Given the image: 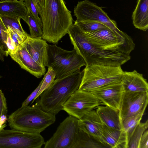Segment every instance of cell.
I'll return each mask as SVG.
<instances>
[{
  "mask_svg": "<svg viewBox=\"0 0 148 148\" xmlns=\"http://www.w3.org/2000/svg\"><path fill=\"white\" fill-rule=\"evenodd\" d=\"M40 16L42 24V38L57 44L73 24L71 12L63 0H45Z\"/></svg>",
  "mask_w": 148,
  "mask_h": 148,
  "instance_id": "obj_1",
  "label": "cell"
},
{
  "mask_svg": "<svg viewBox=\"0 0 148 148\" xmlns=\"http://www.w3.org/2000/svg\"><path fill=\"white\" fill-rule=\"evenodd\" d=\"M67 34L74 49L83 58L86 65L121 66L131 59L130 55L119 51L103 50L95 47L85 38L81 29L74 24L71 26Z\"/></svg>",
  "mask_w": 148,
  "mask_h": 148,
  "instance_id": "obj_2",
  "label": "cell"
},
{
  "mask_svg": "<svg viewBox=\"0 0 148 148\" xmlns=\"http://www.w3.org/2000/svg\"><path fill=\"white\" fill-rule=\"evenodd\" d=\"M83 71H76L60 79H55L39 96L37 103L44 111L55 115L62 110L63 106L79 86Z\"/></svg>",
  "mask_w": 148,
  "mask_h": 148,
  "instance_id": "obj_3",
  "label": "cell"
},
{
  "mask_svg": "<svg viewBox=\"0 0 148 148\" xmlns=\"http://www.w3.org/2000/svg\"><path fill=\"white\" fill-rule=\"evenodd\" d=\"M55 115L42 110L36 103L21 106L8 117V125L13 130L40 133L55 123Z\"/></svg>",
  "mask_w": 148,
  "mask_h": 148,
  "instance_id": "obj_4",
  "label": "cell"
},
{
  "mask_svg": "<svg viewBox=\"0 0 148 148\" xmlns=\"http://www.w3.org/2000/svg\"><path fill=\"white\" fill-rule=\"evenodd\" d=\"M78 89L88 92L110 84L121 83V66L99 64L87 65Z\"/></svg>",
  "mask_w": 148,
  "mask_h": 148,
  "instance_id": "obj_5",
  "label": "cell"
},
{
  "mask_svg": "<svg viewBox=\"0 0 148 148\" xmlns=\"http://www.w3.org/2000/svg\"><path fill=\"white\" fill-rule=\"evenodd\" d=\"M81 30L87 40L101 50L119 51L130 55L135 48L132 38L125 33L119 34L108 28L91 32Z\"/></svg>",
  "mask_w": 148,
  "mask_h": 148,
  "instance_id": "obj_6",
  "label": "cell"
},
{
  "mask_svg": "<svg viewBox=\"0 0 148 148\" xmlns=\"http://www.w3.org/2000/svg\"><path fill=\"white\" fill-rule=\"evenodd\" d=\"M86 65L83 58L74 49L68 51L56 44L48 45L47 66L52 68L56 79L66 77Z\"/></svg>",
  "mask_w": 148,
  "mask_h": 148,
  "instance_id": "obj_7",
  "label": "cell"
},
{
  "mask_svg": "<svg viewBox=\"0 0 148 148\" xmlns=\"http://www.w3.org/2000/svg\"><path fill=\"white\" fill-rule=\"evenodd\" d=\"M45 142L40 133L13 129L0 130V148H40Z\"/></svg>",
  "mask_w": 148,
  "mask_h": 148,
  "instance_id": "obj_8",
  "label": "cell"
},
{
  "mask_svg": "<svg viewBox=\"0 0 148 148\" xmlns=\"http://www.w3.org/2000/svg\"><path fill=\"white\" fill-rule=\"evenodd\" d=\"M79 127L78 119L71 115L58 126L52 136L44 144V148H73Z\"/></svg>",
  "mask_w": 148,
  "mask_h": 148,
  "instance_id": "obj_9",
  "label": "cell"
},
{
  "mask_svg": "<svg viewBox=\"0 0 148 148\" xmlns=\"http://www.w3.org/2000/svg\"><path fill=\"white\" fill-rule=\"evenodd\" d=\"M74 13L77 21L98 22L116 33L123 34L125 33L118 29L116 22L110 19L101 7L88 0L78 2Z\"/></svg>",
  "mask_w": 148,
  "mask_h": 148,
  "instance_id": "obj_10",
  "label": "cell"
},
{
  "mask_svg": "<svg viewBox=\"0 0 148 148\" xmlns=\"http://www.w3.org/2000/svg\"><path fill=\"white\" fill-rule=\"evenodd\" d=\"M100 102L91 93L76 90L64 103L62 110L78 119L99 106Z\"/></svg>",
  "mask_w": 148,
  "mask_h": 148,
  "instance_id": "obj_11",
  "label": "cell"
},
{
  "mask_svg": "<svg viewBox=\"0 0 148 148\" xmlns=\"http://www.w3.org/2000/svg\"><path fill=\"white\" fill-rule=\"evenodd\" d=\"M148 103V92H124L119 110L121 118L145 111Z\"/></svg>",
  "mask_w": 148,
  "mask_h": 148,
  "instance_id": "obj_12",
  "label": "cell"
},
{
  "mask_svg": "<svg viewBox=\"0 0 148 148\" xmlns=\"http://www.w3.org/2000/svg\"><path fill=\"white\" fill-rule=\"evenodd\" d=\"M105 106L119 110L124 90L121 83L110 84L90 92Z\"/></svg>",
  "mask_w": 148,
  "mask_h": 148,
  "instance_id": "obj_13",
  "label": "cell"
},
{
  "mask_svg": "<svg viewBox=\"0 0 148 148\" xmlns=\"http://www.w3.org/2000/svg\"><path fill=\"white\" fill-rule=\"evenodd\" d=\"M21 67L37 78L45 75V67L42 66L32 58L23 43L14 54L10 55Z\"/></svg>",
  "mask_w": 148,
  "mask_h": 148,
  "instance_id": "obj_14",
  "label": "cell"
},
{
  "mask_svg": "<svg viewBox=\"0 0 148 148\" xmlns=\"http://www.w3.org/2000/svg\"><path fill=\"white\" fill-rule=\"evenodd\" d=\"M33 59L43 67L47 66L48 45L41 38L27 37L23 43Z\"/></svg>",
  "mask_w": 148,
  "mask_h": 148,
  "instance_id": "obj_15",
  "label": "cell"
},
{
  "mask_svg": "<svg viewBox=\"0 0 148 148\" xmlns=\"http://www.w3.org/2000/svg\"><path fill=\"white\" fill-rule=\"evenodd\" d=\"M78 124L80 129L105 146L102 139V123L95 110H92L78 119Z\"/></svg>",
  "mask_w": 148,
  "mask_h": 148,
  "instance_id": "obj_16",
  "label": "cell"
},
{
  "mask_svg": "<svg viewBox=\"0 0 148 148\" xmlns=\"http://www.w3.org/2000/svg\"><path fill=\"white\" fill-rule=\"evenodd\" d=\"M121 82L124 92H148V84L143 75L134 70L123 71Z\"/></svg>",
  "mask_w": 148,
  "mask_h": 148,
  "instance_id": "obj_17",
  "label": "cell"
},
{
  "mask_svg": "<svg viewBox=\"0 0 148 148\" xmlns=\"http://www.w3.org/2000/svg\"><path fill=\"white\" fill-rule=\"evenodd\" d=\"M102 136L107 147L127 148V134L123 130L112 128L102 124Z\"/></svg>",
  "mask_w": 148,
  "mask_h": 148,
  "instance_id": "obj_18",
  "label": "cell"
},
{
  "mask_svg": "<svg viewBox=\"0 0 148 148\" xmlns=\"http://www.w3.org/2000/svg\"><path fill=\"white\" fill-rule=\"evenodd\" d=\"M96 111L102 123L114 129L122 130L119 110L107 106H98Z\"/></svg>",
  "mask_w": 148,
  "mask_h": 148,
  "instance_id": "obj_19",
  "label": "cell"
},
{
  "mask_svg": "<svg viewBox=\"0 0 148 148\" xmlns=\"http://www.w3.org/2000/svg\"><path fill=\"white\" fill-rule=\"evenodd\" d=\"M27 12V8L23 0L0 1L1 15L18 16L24 21Z\"/></svg>",
  "mask_w": 148,
  "mask_h": 148,
  "instance_id": "obj_20",
  "label": "cell"
},
{
  "mask_svg": "<svg viewBox=\"0 0 148 148\" xmlns=\"http://www.w3.org/2000/svg\"><path fill=\"white\" fill-rule=\"evenodd\" d=\"M133 23L136 28L144 31L148 29V0H138L132 15Z\"/></svg>",
  "mask_w": 148,
  "mask_h": 148,
  "instance_id": "obj_21",
  "label": "cell"
},
{
  "mask_svg": "<svg viewBox=\"0 0 148 148\" xmlns=\"http://www.w3.org/2000/svg\"><path fill=\"white\" fill-rule=\"evenodd\" d=\"M106 147L79 128L73 148H103Z\"/></svg>",
  "mask_w": 148,
  "mask_h": 148,
  "instance_id": "obj_22",
  "label": "cell"
},
{
  "mask_svg": "<svg viewBox=\"0 0 148 148\" xmlns=\"http://www.w3.org/2000/svg\"><path fill=\"white\" fill-rule=\"evenodd\" d=\"M148 127V121L140 122L127 135V148H139L140 141L143 133Z\"/></svg>",
  "mask_w": 148,
  "mask_h": 148,
  "instance_id": "obj_23",
  "label": "cell"
},
{
  "mask_svg": "<svg viewBox=\"0 0 148 148\" xmlns=\"http://www.w3.org/2000/svg\"><path fill=\"white\" fill-rule=\"evenodd\" d=\"M21 18L16 16L0 15V20L7 29L9 27L15 30L25 40L29 36L23 29L21 23Z\"/></svg>",
  "mask_w": 148,
  "mask_h": 148,
  "instance_id": "obj_24",
  "label": "cell"
},
{
  "mask_svg": "<svg viewBox=\"0 0 148 148\" xmlns=\"http://www.w3.org/2000/svg\"><path fill=\"white\" fill-rule=\"evenodd\" d=\"M24 21L29 27L30 37L34 38H42L43 34L42 27L29 11H27L26 18Z\"/></svg>",
  "mask_w": 148,
  "mask_h": 148,
  "instance_id": "obj_25",
  "label": "cell"
},
{
  "mask_svg": "<svg viewBox=\"0 0 148 148\" xmlns=\"http://www.w3.org/2000/svg\"><path fill=\"white\" fill-rule=\"evenodd\" d=\"M145 111L131 117L121 118L123 130L127 135L131 132L136 126L140 122Z\"/></svg>",
  "mask_w": 148,
  "mask_h": 148,
  "instance_id": "obj_26",
  "label": "cell"
},
{
  "mask_svg": "<svg viewBox=\"0 0 148 148\" xmlns=\"http://www.w3.org/2000/svg\"><path fill=\"white\" fill-rule=\"evenodd\" d=\"M74 24L84 32L93 31L108 28L103 24L93 21H79L76 20Z\"/></svg>",
  "mask_w": 148,
  "mask_h": 148,
  "instance_id": "obj_27",
  "label": "cell"
},
{
  "mask_svg": "<svg viewBox=\"0 0 148 148\" xmlns=\"http://www.w3.org/2000/svg\"><path fill=\"white\" fill-rule=\"evenodd\" d=\"M27 11L30 12L42 27L41 19L39 17L38 14L40 16L42 9L40 5L36 0H25L24 1Z\"/></svg>",
  "mask_w": 148,
  "mask_h": 148,
  "instance_id": "obj_28",
  "label": "cell"
},
{
  "mask_svg": "<svg viewBox=\"0 0 148 148\" xmlns=\"http://www.w3.org/2000/svg\"><path fill=\"white\" fill-rule=\"evenodd\" d=\"M8 35L7 29L0 20V58L2 61L4 56H8L6 45Z\"/></svg>",
  "mask_w": 148,
  "mask_h": 148,
  "instance_id": "obj_29",
  "label": "cell"
},
{
  "mask_svg": "<svg viewBox=\"0 0 148 148\" xmlns=\"http://www.w3.org/2000/svg\"><path fill=\"white\" fill-rule=\"evenodd\" d=\"M56 78V74L52 68L48 67L47 71L45 75L42 79L43 81L39 92L36 97V99L40 94L47 89L52 84Z\"/></svg>",
  "mask_w": 148,
  "mask_h": 148,
  "instance_id": "obj_30",
  "label": "cell"
},
{
  "mask_svg": "<svg viewBox=\"0 0 148 148\" xmlns=\"http://www.w3.org/2000/svg\"><path fill=\"white\" fill-rule=\"evenodd\" d=\"M8 34L18 49L22 45L25 40L15 30L10 27L7 28Z\"/></svg>",
  "mask_w": 148,
  "mask_h": 148,
  "instance_id": "obj_31",
  "label": "cell"
},
{
  "mask_svg": "<svg viewBox=\"0 0 148 148\" xmlns=\"http://www.w3.org/2000/svg\"><path fill=\"white\" fill-rule=\"evenodd\" d=\"M7 111L6 99L0 88V115L2 118L6 120Z\"/></svg>",
  "mask_w": 148,
  "mask_h": 148,
  "instance_id": "obj_32",
  "label": "cell"
},
{
  "mask_svg": "<svg viewBox=\"0 0 148 148\" xmlns=\"http://www.w3.org/2000/svg\"><path fill=\"white\" fill-rule=\"evenodd\" d=\"M42 81L43 80L42 79L37 87L23 102L22 103L21 106H28V104L32 101V103H33L34 101L36 100V97L40 90Z\"/></svg>",
  "mask_w": 148,
  "mask_h": 148,
  "instance_id": "obj_33",
  "label": "cell"
},
{
  "mask_svg": "<svg viewBox=\"0 0 148 148\" xmlns=\"http://www.w3.org/2000/svg\"><path fill=\"white\" fill-rule=\"evenodd\" d=\"M6 45L8 49V55L14 54L16 52L18 49L8 34Z\"/></svg>",
  "mask_w": 148,
  "mask_h": 148,
  "instance_id": "obj_34",
  "label": "cell"
},
{
  "mask_svg": "<svg viewBox=\"0 0 148 148\" xmlns=\"http://www.w3.org/2000/svg\"><path fill=\"white\" fill-rule=\"evenodd\" d=\"M139 148H148V131L143 133L140 138Z\"/></svg>",
  "mask_w": 148,
  "mask_h": 148,
  "instance_id": "obj_35",
  "label": "cell"
},
{
  "mask_svg": "<svg viewBox=\"0 0 148 148\" xmlns=\"http://www.w3.org/2000/svg\"><path fill=\"white\" fill-rule=\"evenodd\" d=\"M6 120L2 118L0 115V130L3 129L6 126L5 124Z\"/></svg>",
  "mask_w": 148,
  "mask_h": 148,
  "instance_id": "obj_36",
  "label": "cell"
},
{
  "mask_svg": "<svg viewBox=\"0 0 148 148\" xmlns=\"http://www.w3.org/2000/svg\"><path fill=\"white\" fill-rule=\"evenodd\" d=\"M42 8L44 5L45 0H36Z\"/></svg>",
  "mask_w": 148,
  "mask_h": 148,
  "instance_id": "obj_37",
  "label": "cell"
},
{
  "mask_svg": "<svg viewBox=\"0 0 148 148\" xmlns=\"http://www.w3.org/2000/svg\"><path fill=\"white\" fill-rule=\"evenodd\" d=\"M23 0V1H25V0Z\"/></svg>",
  "mask_w": 148,
  "mask_h": 148,
  "instance_id": "obj_38",
  "label": "cell"
}]
</instances>
